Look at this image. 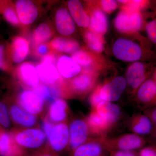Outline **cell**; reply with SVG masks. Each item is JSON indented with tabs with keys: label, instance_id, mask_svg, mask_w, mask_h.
<instances>
[{
	"label": "cell",
	"instance_id": "1",
	"mask_svg": "<svg viewBox=\"0 0 156 156\" xmlns=\"http://www.w3.org/2000/svg\"><path fill=\"white\" fill-rule=\"evenodd\" d=\"M14 141L23 149L35 151L45 147L48 139L41 128H12L10 131Z\"/></svg>",
	"mask_w": 156,
	"mask_h": 156
},
{
	"label": "cell",
	"instance_id": "2",
	"mask_svg": "<svg viewBox=\"0 0 156 156\" xmlns=\"http://www.w3.org/2000/svg\"><path fill=\"white\" fill-rule=\"evenodd\" d=\"M104 147L108 151H133L142 147L146 140L142 136L133 134H125L118 137L99 138Z\"/></svg>",
	"mask_w": 156,
	"mask_h": 156
},
{
	"label": "cell",
	"instance_id": "3",
	"mask_svg": "<svg viewBox=\"0 0 156 156\" xmlns=\"http://www.w3.org/2000/svg\"><path fill=\"white\" fill-rule=\"evenodd\" d=\"M96 78L95 71L83 70L80 74L66 82L67 97L88 93L95 86Z\"/></svg>",
	"mask_w": 156,
	"mask_h": 156
},
{
	"label": "cell",
	"instance_id": "4",
	"mask_svg": "<svg viewBox=\"0 0 156 156\" xmlns=\"http://www.w3.org/2000/svg\"><path fill=\"white\" fill-rule=\"evenodd\" d=\"M143 19L140 11H133L123 9L115 20V26L120 32L134 33L142 27Z\"/></svg>",
	"mask_w": 156,
	"mask_h": 156
},
{
	"label": "cell",
	"instance_id": "5",
	"mask_svg": "<svg viewBox=\"0 0 156 156\" xmlns=\"http://www.w3.org/2000/svg\"><path fill=\"white\" fill-rule=\"evenodd\" d=\"M113 52L118 59L126 62L137 61L143 56L140 46L135 42L126 39L117 40L113 46Z\"/></svg>",
	"mask_w": 156,
	"mask_h": 156
},
{
	"label": "cell",
	"instance_id": "6",
	"mask_svg": "<svg viewBox=\"0 0 156 156\" xmlns=\"http://www.w3.org/2000/svg\"><path fill=\"white\" fill-rule=\"evenodd\" d=\"M15 101L26 111L37 117L45 111L46 102L32 89L21 91Z\"/></svg>",
	"mask_w": 156,
	"mask_h": 156
},
{
	"label": "cell",
	"instance_id": "7",
	"mask_svg": "<svg viewBox=\"0 0 156 156\" xmlns=\"http://www.w3.org/2000/svg\"><path fill=\"white\" fill-rule=\"evenodd\" d=\"M69 127L67 122L54 125L48 138L47 145L53 151L59 154L69 147Z\"/></svg>",
	"mask_w": 156,
	"mask_h": 156
},
{
	"label": "cell",
	"instance_id": "8",
	"mask_svg": "<svg viewBox=\"0 0 156 156\" xmlns=\"http://www.w3.org/2000/svg\"><path fill=\"white\" fill-rule=\"evenodd\" d=\"M11 122L18 128H30L37 127V117L29 113L19 106L15 100H6Z\"/></svg>",
	"mask_w": 156,
	"mask_h": 156
},
{
	"label": "cell",
	"instance_id": "9",
	"mask_svg": "<svg viewBox=\"0 0 156 156\" xmlns=\"http://www.w3.org/2000/svg\"><path fill=\"white\" fill-rule=\"evenodd\" d=\"M69 147L73 151L87 142L89 139L90 130L86 119H76L69 125Z\"/></svg>",
	"mask_w": 156,
	"mask_h": 156
},
{
	"label": "cell",
	"instance_id": "10",
	"mask_svg": "<svg viewBox=\"0 0 156 156\" xmlns=\"http://www.w3.org/2000/svg\"><path fill=\"white\" fill-rule=\"evenodd\" d=\"M6 49L10 61L20 63L25 60L29 53V43L23 37H15L6 46Z\"/></svg>",
	"mask_w": 156,
	"mask_h": 156
},
{
	"label": "cell",
	"instance_id": "11",
	"mask_svg": "<svg viewBox=\"0 0 156 156\" xmlns=\"http://www.w3.org/2000/svg\"><path fill=\"white\" fill-rule=\"evenodd\" d=\"M127 84L125 78L116 77L109 83L101 86V98L103 101L110 102L117 101L125 91Z\"/></svg>",
	"mask_w": 156,
	"mask_h": 156
},
{
	"label": "cell",
	"instance_id": "12",
	"mask_svg": "<svg viewBox=\"0 0 156 156\" xmlns=\"http://www.w3.org/2000/svg\"><path fill=\"white\" fill-rule=\"evenodd\" d=\"M14 5L21 25H30L36 20L38 16V10L31 1L18 0L15 2Z\"/></svg>",
	"mask_w": 156,
	"mask_h": 156
},
{
	"label": "cell",
	"instance_id": "13",
	"mask_svg": "<svg viewBox=\"0 0 156 156\" xmlns=\"http://www.w3.org/2000/svg\"><path fill=\"white\" fill-rule=\"evenodd\" d=\"M15 75L23 86L30 89L41 83L36 67L31 62H25L19 65L16 70Z\"/></svg>",
	"mask_w": 156,
	"mask_h": 156
},
{
	"label": "cell",
	"instance_id": "14",
	"mask_svg": "<svg viewBox=\"0 0 156 156\" xmlns=\"http://www.w3.org/2000/svg\"><path fill=\"white\" fill-rule=\"evenodd\" d=\"M36 67L40 80L43 83L48 86H54L64 81L55 65L41 61Z\"/></svg>",
	"mask_w": 156,
	"mask_h": 156
},
{
	"label": "cell",
	"instance_id": "15",
	"mask_svg": "<svg viewBox=\"0 0 156 156\" xmlns=\"http://www.w3.org/2000/svg\"><path fill=\"white\" fill-rule=\"evenodd\" d=\"M27 154L16 144L10 131L0 128V156H25Z\"/></svg>",
	"mask_w": 156,
	"mask_h": 156
},
{
	"label": "cell",
	"instance_id": "16",
	"mask_svg": "<svg viewBox=\"0 0 156 156\" xmlns=\"http://www.w3.org/2000/svg\"><path fill=\"white\" fill-rule=\"evenodd\" d=\"M69 114V107L66 101L58 98L50 103L47 117L53 124L67 122Z\"/></svg>",
	"mask_w": 156,
	"mask_h": 156
},
{
	"label": "cell",
	"instance_id": "17",
	"mask_svg": "<svg viewBox=\"0 0 156 156\" xmlns=\"http://www.w3.org/2000/svg\"><path fill=\"white\" fill-rule=\"evenodd\" d=\"M55 20L56 29L59 34L69 36L74 32L75 23L69 12L65 8H60L56 11Z\"/></svg>",
	"mask_w": 156,
	"mask_h": 156
},
{
	"label": "cell",
	"instance_id": "18",
	"mask_svg": "<svg viewBox=\"0 0 156 156\" xmlns=\"http://www.w3.org/2000/svg\"><path fill=\"white\" fill-rule=\"evenodd\" d=\"M56 67L64 79L71 80L80 73L82 70L81 66L72 57L66 55L58 56Z\"/></svg>",
	"mask_w": 156,
	"mask_h": 156
},
{
	"label": "cell",
	"instance_id": "19",
	"mask_svg": "<svg viewBox=\"0 0 156 156\" xmlns=\"http://www.w3.org/2000/svg\"><path fill=\"white\" fill-rule=\"evenodd\" d=\"M126 81L129 86L134 89H137L146 80V67L141 62H134L127 69L126 73Z\"/></svg>",
	"mask_w": 156,
	"mask_h": 156
},
{
	"label": "cell",
	"instance_id": "20",
	"mask_svg": "<svg viewBox=\"0 0 156 156\" xmlns=\"http://www.w3.org/2000/svg\"><path fill=\"white\" fill-rule=\"evenodd\" d=\"M106 150L99 138L89 139L71 151V156H105Z\"/></svg>",
	"mask_w": 156,
	"mask_h": 156
},
{
	"label": "cell",
	"instance_id": "21",
	"mask_svg": "<svg viewBox=\"0 0 156 156\" xmlns=\"http://www.w3.org/2000/svg\"><path fill=\"white\" fill-rule=\"evenodd\" d=\"M152 122L147 115L138 114L132 117L129 123V128L134 134L146 135L153 130Z\"/></svg>",
	"mask_w": 156,
	"mask_h": 156
},
{
	"label": "cell",
	"instance_id": "22",
	"mask_svg": "<svg viewBox=\"0 0 156 156\" xmlns=\"http://www.w3.org/2000/svg\"><path fill=\"white\" fill-rule=\"evenodd\" d=\"M90 132L104 137L105 132L111 127V125L95 109H92L86 119Z\"/></svg>",
	"mask_w": 156,
	"mask_h": 156
},
{
	"label": "cell",
	"instance_id": "23",
	"mask_svg": "<svg viewBox=\"0 0 156 156\" xmlns=\"http://www.w3.org/2000/svg\"><path fill=\"white\" fill-rule=\"evenodd\" d=\"M94 109L111 126L118 121L121 115L119 107L112 102L101 101Z\"/></svg>",
	"mask_w": 156,
	"mask_h": 156
},
{
	"label": "cell",
	"instance_id": "24",
	"mask_svg": "<svg viewBox=\"0 0 156 156\" xmlns=\"http://www.w3.org/2000/svg\"><path fill=\"white\" fill-rule=\"evenodd\" d=\"M68 7L71 16L79 26L83 27L89 26L90 18L80 1L70 0L68 2Z\"/></svg>",
	"mask_w": 156,
	"mask_h": 156
},
{
	"label": "cell",
	"instance_id": "25",
	"mask_svg": "<svg viewBox=\"0 0 156 156\" xmlns=\"http://www.w3.org/2000/svg\"><path fill=\"white\" fill-rule=\"evenodd\" d=\"M53 52L73 53L79 50L80 44L75 40L63 37H56L48 44Z\"/></svg>",
	"mask_w": 156,
	"mask_h": 156
},
{
	"label": "cell",
	"instance_id": "26",
	"mask_svg": "<svg viewBox=\"0 0 156 156\" xmlns=\"http://www.w3.org/2000/svg\"><path fill=\"white\" fill-rule=\"evenodd\" d=\"M90 30L102 36L108 28V21L106 15L100 9H96L91 13L89 21Z\"/></svg>",
	"mask_w": 156,
	"mask_h": 156
},
{
	"label": "cell",
	"instance_id": "27",
	"mask_svg": "<svg viewBox=\"0 0 156 156\" xmlns=\"http://www.w3.org/2000/svg\"><path fill=\"white\" fill-rule=\"evenodd\" d=\"M137 97L138 100L143 103H156L155 81L153 79L146 80L138 88Z\"/></svg>",
	"mask_w": 156,
	"mask_h": 156
},
{
	"label": "cell",
	"instance_id": "28",
	"mask_svg": "<svg viewBox=\"0 0 156 156\" xmlns=\"http://www.w3.org/2000/svg\"><path fill=\"white\" fill-rule=\"evenodd\" d=\"M53 34V29L50 25L46 23L40 24L34 31L32 36L34 47L45 44L52 37Z\"/></svg>",
	"mask_w": 156,
	"mask_h": 156
},
{
	"label": "cell",
	"instance_id": "29",
	"mask_svg": "<svg viewBox=\"0 0 156 156\" xmlns=\"http://www.w3.org/2000/svg\"><path fill=\"white\" fill-rule=\"evenodd\" d=\"M84 39L88 47L95 53H100L104 49L102 36L89 30L85 32Z\"/></svg>",
	"mask_w": 156,
	"mask_h": 156
},
{
	"label": "cell",
	"instance_id": "30",
	"mask_svg": "<svg viewBox=\"0 0 156 156\" xmlns=\"http://www.w3.org/2000/svg\"><path fill=\"white\" fill-rule=\"evenodd\" d=\"M72 58L80 66L84 68L83 70L94 71L91 68L94 62V58L92 55L86 50H77L73 53Z\"/></svg>",
	"mask_w": 156,
	"mask_h": 156
},
{
	"label": "cell",
	"instance_id": "31",
	"mask_svg": "<svg viewBox=\"0 0 156 156\" xmlns=\"http://www.w3.org/2000/svg\"><path fill=\"white\" fill-rule=\"evenodd\" d=\"M12 123L6 100L0 101V127L7 130L11 127Z\"/></svg>",
	"mask_w": 156,
	"mask_h": 156
},
{
	"label": "cell",
	"instance_id": "32",
	"mask_svg": "<svg viewBox=\"0 0 156 156\" xmlns=\"http://www.w3.org/2000/svg\"><path fill=\"white\" fill-rule=\"evenodd\" d=\"M31 89L33 90L34 92L41 98L45 102L51 103L54 101L52 97L51 87L50 86L40 83L36 87Z\"/></svg>",
	"mask_w": 156,
	"mask_h": 156
},
{
	"label": "cell",
	"instance_id": "33",
	"mask_svg": "<svg viewBox=\"0 0 156 156\" xmlns=\"http://www.w3.org/2000/svg\"><path fill=\"white\" fill-rule=\"evenodd\" d=\"M0 70L6 72L12 71V67L6 52V46L0 43Z\"/></svg>",
	"mask_w": 156,
	"mask_h": 156
},
{
	"label": "cell",
	"instance_id": "34",
	"mask_svg": "<svg viewBox=\"0 0 156 156\" xmlns=\"http://www.w3.org/2000/svg\"><path fill=\"white\" fill-rule=\"evenodd\" d=\"M148 3V1H129V2L126 4L124 9L131 11H140L141 9L147 5Z\"/></svg>",
	"mask_w": 156,
	"mask_h": 156
},
{
	"label": "cell",
	"instance_id": "35",
	"mask_svg": "<svg viewBox=\"0 0 156 156\" xmlns=\"http://www.w3.org/2000/svg\"><path fill=\"white\" fill-rule=\"evenodd\" d=\"M146 30L150 40L156 44V17L147 23Z\"/></svg>",
	"mask_w": 156,
	"mask_h": 156
},
{
	"label": "cell",
	"instance_id": "36",
	"mask_svg": "<svg viewBox=\"0 0 156 156\" xmlns=\"http://www.w3.org/2000/svg\"><path fill=\"white\" fill-rule=\"evenodd\" d=\"M25 156H60L59 154L52 151L48 145L41 149L34 151L30 154H27Z\"/></svg>",
	"mask_w": 156,
	"mask_h": 156
},
{
	"label": "cell",
	"instance_id": "37",
	"mask_svg": "<svg viewBox=\"0 0 156 156\" xmlns=\"http://www.w3.org/2000/svg\"><path fill=\"white\" fill-rule=\"evenodd\" d=\"M100 3L103 11L109 14L116 10L118 5L116 1L114 0H103Z\"/></svg>",
	"mask_w": 156,
	"mask_h": 156
},
{
	"label": "cell",
	"instance_id": "38",
	"mask_svg": "<svg viewBox=\"0 0 156 156\" xmlns=\"http://www.w3.org/2000/svg\"><path fill=\"white\" fill-rule=\"evenodd\" d=\"M101 86H98L94 90L92 95L90 96V103L92 109L96 108L97 105L101 101H103L100 95V89Z\"/></svg>",
	"mask_w": 156,
	"mask_h": 156
},
{
	"label": "cell",
	"instance_id": "39",
	"mask_svg": "<svg viewBox=\"0 0 156 156\" xmlns=\"http://www.w3.org/2000/svg\"><path fill=\"white\" fill-rule=\"evenodd\" d=\"M54 125L55 124L48 119L47 117L44 118L42 123L41 129L47 136V139L50 135V132L52 131Z\"/></svg>",
	"mask_w": 156,
	"mask_h": 156
},
{
	"label": "cell",
	"instance_id": "40",
	"mask_svg": "<svg viewBox=\"0 0 156 156\" xmlns=\"http://www.w3.org/2000/svg\"><path fill=\"white\" fill-rule=\"evenodd\" d=\"M50 49L48 44H44L35 47L34 54L38 57H44L49 53Z\"/></svg>",
	"mask_w": 156,
	"mask_h": 156
},
{
	"label": "cell",
	"instance_id": "41",
	"mask_svg": "<svg viewBox=\"0 0 156 156\" xmlns=\"http://www.w3.org/2000/svg\"><path fill=\"white\" fill-rule=\"evenodd\" d=\"M58 58L56 55V52L52 51L49 52L47 55L42 57L41 62H49L56 66Z\"/></svg>",
	"mask_w": 156,
	"mask_h": 156
},
{
	"label": "cell",
	"instance_id": "42",
	"mask_svg": "<svg viewBox=\"0 0 156 156\" xmlns=\"http://www.w3.org/2000/svg\"><path fill=\"white\" fill-rule=\"evenodd\" d=\"M139 156H156V147H147L143 148L140 151Z\"/></svg>",
	"mask_w": 156,
	"mask_h": 156
},
{
	"label": "cell",
	"instance_id": "43",
	"mask_svg": "<svg viewBox=\"0 0 156 156\" xmlns=\"http://www.w3.org/2000/svg\"><path fill=\"white\" fill-rule=\"evenodd\" d=\"M109 152L110 156H136L133 151H112Z\"/></svg>",
	"mask_w": 156,
	"mask_h": 156
},
{
	"label": "cell",
	"instance_id": "44",
	"mask_svg": "<svg viewBox=\"0 0 156 156\" xmlns=\"http://www.w3.org/2000/svg\"><path fill=\"white\" fill-rule=\"evenodd\" d=\"M146 115L150 118L154 126L156 127V107L151 110Z\"/></svg>",
	"mask_w": 156,
	"mask_h": 156
},
{
	"label": "cell",
	"instance_id": "45",
	"mask_svg": "<svg viewBox=\"0 0 156 156\" xmlns=\"http://www.w3.org/2000/svg\"><path fill=\"white\" fill-rule=\"evenodd\" d=\"M153 77V80H154L155 81V82L156 83V69H155V70L154 72Z\"/></svg>",
	"mask_w": 156,
	"mask_h": 156
},
{
	"label": "cell",
	"instance_id": "46",
	"mask_svg": "<svg viewBox=\"0 0 156 156\" xmlns=\"http://www.w3.org/2000/svg\"><path fill=\"white\" fill-rule=\"evenodd\" d=\"M0 128H1V127H0Z\"/></svg>",
	"mask_w": 156,
	"mask_h": 156
}]
</instances>
